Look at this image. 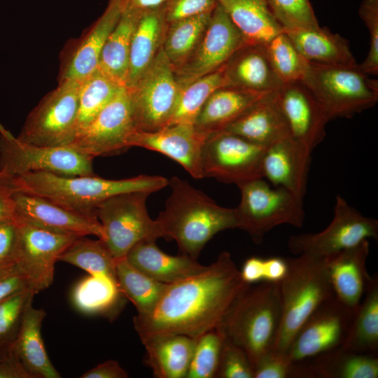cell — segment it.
Listing matches in <instances>:
<instances>
[{"mask_svg": "<svg viewBox=\"0 0 378 378\" xmlns=\"http://www.w3.org/2000/svg\"><path fill=\"white\" fill-rule=\"evenodd\" d=\"M122 11V8L117 0H109L103 13L77 42L66 59L59 82L83 81L98 70L105 42Z\"/></svg>", "mask_w": 378, "mask_h": 378, "instance_id": "23", "label": "cell"}, {"mask_svg": "<svg viewBox=\"0 0 378 378\" xmlns=\"http://www.w3.org/2000/svg\"><path fill=\"white\" fill-rule=\"evenodd\" d=\"M36 293L31 288L18 291L0 302V358L12 354L11 347L24 312Z\"/></svg>", "mask_w": 378, "mask_h": 378, "instance_id": "43", "label": "cell"}, {"mask_svg": "<svg viewBox=\"0 0 378 378\" xmlns=\"http://www.w3.org/2000/svg\"><path fill=\"white\" fill-rule=\"evenodd\" d=\"M248 43L265 45L284 31L265 0H216Z\"/></svg>", "mask_w": 378, "mask_h": 378, "instance_id": "33", "label": "cell"}, {"mask_svg": "<svg viewBox=\"0 0 378 378\" xmlns=\"http://www.w3.org/2000/svg\"><path fill=\"white\" fill-rule=\"evenodd\" d=\"M208 135L192 123H175L155 132H136L129 146L160 153L180 164L192 177L200 179L204 178L202 148Z\"/></svg>", "mask_w": 378, "mask_h": 378, "instance_id": "19", "label": "cell"}, {"mask_svg": "<svg viewBox=\"0 0 378 378\" xmlns=\"http://www.w3.org/2000/svg\"><path fill=\"white\" fill-rule=\"evenodd\" d=\"M18 241L14 263L37 293L54 279L55 265L61 254L78 237L52 232L15 220Z\"/></svg>", "mask_w": 378, "mask_h": 378, "instance_id": "16", "label": "cell"}, {"mask_svg": "<svg viewBox=\"0 0 378 378\" xmlns=\"http://www.w3.org/2000/svg\"><path fill=\"white\" fill-rule=\"evenodd\" d=\"M122 87L99 70L82 81L74 139L88 127Z\"/></svg>", "mask_w": 378, "mask_h": 378, "instance_id": "39", "label": "cell"}, {"mask_svg": "<svg viewBox=\"0 0 378 378\" xmlns=\"http://www.w3.org/2000/svg\"><path fill=\"white\" fill-rule=\"evenodd\" d=\"M5 179L13 192L41 197L73 211L96 217L98 205L110 197L134 191L153 193L169 185L167 178L150 175L113 180L94 174L63 176L32 172Z\"/></svg>", "mask_w": 378, "mask_h": 378, "instance_id": "3", "label": "cell"}, {"mask_svg": "<svg viewBox=\"0 0 378 378\" xmlns=\"http://www.w3.org/2000/svg\"><path fill=\"white\" fill-rule=\"evenodd\" d=\"M216 5V0H167L164 5L165 19L168 24L211 13Z\"/></svg>", "mask_w": 378, "mask_h": 378, "instance_id": "49", "label": "cell"}, {"mask_svg": "<svg viewBox=\"0 0 378 378\" xmlns=\"http://www.w3.org/2000/svg\"><path fill=\"white\" fill-rule=\"evenodd\" d=\"M248 285L227 251L203 272L169 284L154 310L136 315L139 336L172 332L199 337L216 329L238 294Z\"/></svg>", "mask_w": 378, "mask_h": 378, "instance_id": "1", "label": "cell"}, {"mask_svg": "<svg viewBox=\"0 0 378 378\" xmlns=\"http://www.w3.org/2000/svg\"><path fill=\"white\" fill-rule=\"evenodd\" d=\"M267 147L223 131L209 134L202 153L204 178L237 186L262 177Z\"/></svg>", "mask_w": 378, "mask_h": 378, "instance_id": "12", "label": "cell"}, {"mask_svg": "<svg viewBox=\"0 0 378 378\" xmlns=\"http://www.w3.org/2000/svg\"><path fill=\"white\" fill-rule=\"evenodd\" d=\"M13 190L6 180L0 176V221L15 220Z\"/></svg>", "mask_w": 378, "mask_h": 378, "instance_id": "55", "label": "cell"}, {"mask_svg": "<svg viewBox=\"0 0 378 378\" xmlns=\"http://www.w3.org/2000/svg\"><path fill=\"white\" fill-rule=\"evenodd\" d=\"M272 93L221 87L208 98L193 124L197 130L207 134L221 131L253 105Z\"/></svg>", "mask_w": 378, "mask_h": 378, "instance_id": "31", "label": "cell"}, {"mask_svg": "<svg viewBox=\"0 0 378 378\" xmlns=\"http://www.w3.org/2000/svg\"><path fill=\"white\" fill-rule=\"evenodd\" d=\"M13 197L15 220L58 233L104 238L102 226L96 216L73 211L36 195L14 192Z\"/></svg>", "mask_w": 378, "mask_h": 378, "instance_id": "20", "label": "cell"}, {"mask_svg": "<svg viewBox=\"0 0 378 378\" xmlns=\"http://www.w3.org/2000/svg\"><path fill=\"white\" fill-rule=\"evenodd\" d=\"M216 378H253V369L246 352L224 339Z\"/></svg>", "mask_w": 378, "mask_h": 378, "instance_id": "46", "label": "cell"}, {"mask_svg": "<svg viewBox=\"0 0 378 378\" xmlns=\"http://www.w3.org/2000/svg\"><path fill=\"white\" fill-rule=\"evenodd\" d=\"M265 45L246 43L225 64V86L258 92H274L283 83L275 74Z\"/></svg>", "mask_w": 378, "mask_h": 378, "instance_id": "25", "label": "cell"}, {"mask_svg": "<svg viewBox=\"0 0 378 378\" xmlns=\"http://www.w3.org/2000/svg\"><path fill=\"white\" fill-rule=\"evenodd\" d=\"M224 66L181 88L174 110L167 125L194 123L197 114L211 94L217 89L225 86Z\"/></svg>", "mask_w": 378, "mask_h": 378, "instance_id": "40", "label": "cell"}, {"mask_svg": "<svg viewBox=\"0 0 378 378\" xmlns=\"http://www.w3.org/2000/svg\"><path fill=\"white\" fill-rule=\"evenodd\" d=\"M148 191L120 193L102 202L96 216L103 231L102 240L116 259L125 258L138 242L163 237L162 230L148 215L146 201Z\"/></svg>", "mask_w": 378, "mask_h": 378, "instance_id": "9", "label": "cell"}, {"mask_svg": "<svg viewBox=\"0 0 378 378\" xmlns=\"http://www.w3.org/2000/svg\"><path fill=\"white\" fill-rule=\"evenodd\" d=\"M171 194L155 219L163 237L176 241L180 253L197 259L217 233L237 228L234 209L217 204L202 191L178 176L169 179Z\"/></svg>", "mask_w": 378, "mask_h": 378, "instance_id": "2", "label": "cell"}, {"mask_svg": "<svg viewBox=\"0 0 378 378\" xmlns=\"http://www.w3.org/2000/svg\"><path fill=\"white\" fill-rule=\"evenodd\" d=\"M265 1L284 31L320 27L309 0Z\"/></svg>", "mask_w": 378, "mask_h": 378, "instance_id": "45", "label": "cell"}, {"mask_svg": "<svg viewBox=\"0 0 378 378\" xmlns=\"http://www.w3.org/2000/svg\"><path fill=\"white\" fill-rule=\"evenodd\" d=\"M323 108L329 120L351 118L378 101V80L359 64L326 65L308 62L301 81Z\"/></svg>", "mask_w": 378, "mask_h": 378, "instance_id": "6", "label": "cell"}, {"mask_svg": "<svg viewBox=\"0 0 378 378\" xmlns=\"http://www.w3.org/2000/svg\"><path fill=\"white\" fill-rule=\"evenodd\" d=\"M274 92L253 105L221 131L236 134L265 147L290 136L285 120L276 103Z\"/></svg>", "mask_w": 378, "mask_h": 378, "instance_id": "29", "label": "cell"}, {"mask_svg": "<svg viewBox=\"0 0 378 378\" xmlns=\"http://www.w3.org/2000/svg\"><path fill=\"white\" fill-rule=\"evenodd\" d=\"M223 342L216 329L200 336L186 378H216Z\"/></svg>", "mask_w": 378, "mask_h": 378, "instance_id": "44", "label": "cell"}, {"mask_svg": "<svg viewBox=\"0 0 378 378\" xmlns=\"http://www.w3.org/2000/svg\"><path fill=\"white\" fill-rule=\"evenodd\" d=\"M377 237L378 221L363 216L337 195L333 218L328 227L317 233L293 235L288 241V246L293 254L326 257L353 247L365 239H377Z\"/></svg>", "mask_w": 378, "mask_h": 378, "instance_id": "13", "label": "cell"}, {"mask_svg": "<svg viewBox=\"0 0 378 378\" xmlns=\"http://www.w3.org/2000/svg\"><path fill=\"white\" fill-rule=\"evenodd\" d=\"M81 83L59 82L29 113L17 137L39 146H69L75 136Z\"/></svg>", "mask_w": 378, "mask_h": 378, "instance_id": "10", "label": "cell"}, {"mask_svg": "<svg viewBox=\"0 0 378 378\" xmlns=\"http://www.w3.org/2000/svg\"><path fill=\"white\" fill-rule=\"evenodd\" d=\"M0 378L30 377L12 354L0 358Z\"/></svg>", "mask_w": 378, "mask_h": 378, "instance_id": "56", "label": "cell"}, {"mask_svg": "<svg viewBox=\"0 0 378 378\" xmlns=\"http://www.w3.org/2000/svg\"><path fill=\"white\" fill-rule=\"evenodd\" d=\"M212 12L168 24L162 49L174 70L183 64L197 48Z\"/></svg>", "mask_w": 378, "mask_h": 378, "instance_id": "37", "label": "cell"}, {"mask_svg": "<svg viewBox=\"0 0 378 378\" xmlns=\"http://www.w3.org/2000/svg\"><path fill=\"white\" fill-rule=\"evenodd\" d=\"M136 132L130 92L123 86L69 146L92 158L111 155L130 148Z\"/></svg>", "mask_w": 378, "mask_h": 378, "instance_id": "15", "label": "cell"}, {"mask_svg": "<svg viewBox=\"0 0 378 378\" xmlns=\"http://www.w3.org/2000/svg\"><path fill=\"white\" fill-rule=\"evenodd\" d=\"M370 253L368 239L326 257V265L335 296L356 309L370 284L366 268Z\"/></svg>", "mask_w": 378, "mask_h": 378, "instance_id": "22", "label": "cell"}, {"mask_svg": "<svg viewBox=\"0 0 378 378\" xmlns=\"http://www.w3.org/2000/svg\"><path fill=\"white\" fill-rule=\"evenodd\" d=\"M46 311L30 304L23 316L11 352L30 378H60L51 363L41 335Z\"/></svg>", "mask_w": 378, "mask_h": 378, "instance_id": "28", "label": "cell"}, {"mask_svg": "<svg viewBox=\"0 0 378 378\" xmlns=\"http://www.w3.org/2000/svg\"><path fill=\"white\" fill-rule=\"evenodd\" d=\"M127 89L137 132H155L168 124L181 87L162 47L137 83Z\"/></svg>", "mask_w": 378, "mask_h": 378, "instance_id": "11", "label": "cell"}, {"mask_svg": "<svg viewBox=\"0 0 378 378\" xmlns=\"http://www.w3.org/2000/svg\"><path fill=\"white\" fill-rule=\"evenodd\" d=\"M120 293L117 282L97 274H89L77 283L72 292L75 307L86 314L104 312L117 300Z\"/></svg>", "mask_w": 378, "mask_h": 378, "instance_id": "41", "label": "cell"}, {"mask_svg": "<svg viewBox=\"0 0 378 378\" xmlns=\"http://www.w3.org/2000/svg\"><path fill=\"white\" fill-rule=\"evenodd\" d=\"M284 31L302 57L309 63L326 65L356 64L349 41L325 27Z\"/></svg>", "mask_w": 378, "mask_h": 378, "instance_id": "32", "label": "cell"}, {"mask_svg": "<svg viewBox=\"0 0 378 378\" xmlns=\"http://www.w3.org/2000/svg\"><path fill=\"white\" fill-rule=\"evenodd\" d=\"M281 318L279 283L261 281L248 284L238 294L216 330L246 352L253 369L273 349Z\"/></svg>", "mask_w": 378, "mask_h": 378, "instance_id": "4", "label": "cell"}, {"mask_svg": "<svg viewBox=\"0 0 378 378\" xmlns=\"http://www.w3.org/2000/svg\"><path fill=\"white\" fill-rule=\"evenodd\" d=\"M167 25L164 6L141 13L132 39L125 88H132L153 62Z\"/></svg>", "mask_w": 378, "mask_h": 378, "instance_id": "30", "label": "cell"}, {"mask_svg": "<svg viewBox=\"0 0 378 378\" xmlns=\"http://www.w3.org/2000/svg\"><path fill=\"white\" fill-rule=\"evenodd\" d=\"M287 270L286 258L281 257L265 258L264 281L279 283L286 276Z\"/></svg>", "mask_w": 378, "mask_h": 378, "instance_id": "54", "label": "cell"}, {"mask_svg": "<svg viewBox=\"0 0 378 378\" xmlns=\"http://www.w3.org/2000/svg\"><path fill=\"white\" fill-rule=\"evenodd\" d=\"M246 43L242 34L217 3L197 48L183 64L174 70L180 87L220 69Z\"/></svg>", "mask_w": 378, "mask_h": 378, "instance_id": "17", "label": "cell"}, {"mask_svg": "<svg viewBox=\"0 0 378 378\" xmlns=\"http://www.w3.org/2000/svg\"><path fill=\"white\" fill-rule=\"evenodd\" d=\"M312 151L286 136L266 148L261 173L274 186L284 188L303 199L307 190Z\"/></svg>", "mask_w": 378, "mask_h": 378, "instance_id": "21", "label": "cell"}, {"mask_svg": "<svg viewBox=\"0 0 378 378\" xmlns=\"http://www.w3.org/2000/svg\"><path fill=\"white\" fill-rule=\"evenodd\" d=\"M293 363L286 354L271 350L253 368V378H293Z\"/></svg>", "mask_w": 378, "mask_h": 378, "instance_id": "48", "label": "cell"}, {"mask_svg": "<svg viewBox=\"0 0 378 378\" xmlns=\"http://www.w3.org/2000/svg\"><path fill=\"white\" fill-rule=\"evenodd\" d=\"M27 288H31L14 262L0 266V302L11 295Z\"/></svg>", "mask_w": 378, "mask_h": 378, "instance_id": "50", "label": "cell"}, {"mask_svg": "<svg viewBox=\"0 0 378 378\" xmlns=\"http://www.w3.org/2000/svg\"><path fill=\"white\" fill-rule=\"evenodd\" d=\"M122 9L128 8L139 12L162 7L167 0H117Z\"/></svg>", "mask_w": 378, "mask_h": 378, "instance_id": "57", "label": "cell"}, {"mask_svg": "<svg viewBox=\"0 0 378 378\" xmlns=\"http://www.w3.org/2000/svg\"><path fill=\"white\" fill-rule=\"evenodd\" d=\"M127 260L150 278L171 284L203 272L197 259L186 255H171L161 251L156 239H147L136 244L125 255Z\"/></svg>", "mask_w": 378, "mask_h": 378, "instance_id": "27", "label": "cell"}, {"mask_svg": "<svg viewBox=\"0 0 378 378\" xmlns=\"http://www.w3.org/2000/svg\"><path fill=\"white\" fill-rule=\"evenodd\" d=\"M94 158L69 146H46L24 142L0 124V176L32 172L63 176L93 175Z\"/></svg>", "mask_w": 378, "mask_h": 378, "instance_id": "8", "label": "cell"}, {"mask_svg": "<svg viewBox=\"0 0 378 378\" xmlns=\"http://www.w3.org/2000/svg\"><path fill=\"white\" fill-rule=\"evenodd\" d=\"M144 344L145 363L157 378H186L198 337L172 332L139 336Z\"/></svg>", "mask_w": 378, "mask_h": 378, "instance_id": "24", "label": "cell"}, {"mask_svg": "<svg viewBox=\"0 0 378 378\" xmlns=\"http://www.w3.org/2000/svg\"><path fill=\"white\" fill-rule=\"evenodd\" d=\"M359 304L349 333L342 346L346 350L377 356L378 276L374 274Z\"/></svg>", "mask_w": 378, "mask_h": 378, "instance_id": "35", "label": "cell"}, {"mask_svg": "<svg viewBox=\"0 0 378 378\" xmlns=\"http://www.w3.org/2000/svg\"><path fill=\"white\" fill-rule=\"evenodd\" d=\"M286 260L288 270L279 282L281 323L272 349L284 354L309 316L335 295L326 257L302 253Z\"/></svg>", "mask_w": 378, "mask_h": 378, "instance_id": "5", "label": "cell"}, {"mask_svg": "<svg viewBox=\"0 0 378 378\" xmlns=\"http://www.w3.org/2000/svg\"><path fill=\"white\" fill-rule=\"evenodd\" d=\"M274 99L290 136L312 151L324 139L330 121L321 104L301 81L283 84Z\"/></svg>", "mask_w": 378, "mask_h": 378, "instance_id": "18", "label": "cell"}, {"mask_svg": "<svg viewBox=\"0 0 378 378\" xmlns=\"http://www.w3.org/2000/svg\"><path fill=\"white\" fill-rule=\"evenodd\" d=\"M17 241L15 220L0 221V266L14 262Z\"/></svg>", "mask_w": 378, "mask_h": 378, "instance_id": "51", "label": "cell"}, {"mask_svg": "<svg viewBox=\"0 0 378 378\" xmlns=\"http://www.w3.org/2000/svg\"><path fill=\"white\" fill-rule=\"evenodd\" d=\"M357 308L346 305L335 295L323 302L294 337L286 353L289 360L300 362L342 346Z\"/></svg>", "mask_w": 378, "mask_h": 378, "instance_id": "14", "label": "cell"}, {"mask_svg": "<svg viewBox=\"0 0 378 378\" xmlns=\"http://www.w3.org/2000/svg\"><path fill=\"white\" fill-rule=\"evenodd\" d=\"M142 12L122 9L121 15L108 35L102 51L99 69L125 87L132 36Z\"/></svg>", "mask_w": 378, "mask_h": 378, "instance_id": "34", "label": "cell"}, {"mask_svg": "<svg viewBox=\"0 0 378 378\" xmlns=\"http://www.w3.org/2000/svg\"><path fill=\"white\" fill-rule=\"evenodd\" d=\"M265 47L268 60L283 84L302 81L308 62L284 31L273 37Z\"/></svg>", "mask_w": 378, "mask_h": 378, "instance_id": "42", "label": "cell"}, {"mask_svg": "<svg viewBox=\"0 0 378 378\" xmlns=\"http://www.w3.org/2000/svg\"><path fill=\"white\" fill-rule=\"evenodd\" d=\"M115 274L120 292L132 302L138 316L150 314L169 285L145 274L125 257L116 260Z\"/></svg>", "mask_w": 378, "mask_h": 378, "instance_id": "36", "label": "cell"}, {"mask_svg": "<svg viewBox=\"0 0 378 378\" xmlns=\"http://www.w3.org/2000/svg\"><path fill=\"white\" fill-rule=\"evenodd\" d=\"M81 378H127L128 373L115 360H108L88 370Z\"/></svg>", "mask_w": 378, "mask_h": 378, "instance_id": "52", "label": "cell"}, {"mask_svg": "<svg viewBox=\"0 0 378 378\" xmlns=\"http://www.w3.org/2000/svg\"><path fill=\"white\" fill-rule=\"evenodd\" d=\"M237 186L241 192L240 202L234 208L237 228L247 232L255 244L261 243L266 233L278 225H303V199L289 190L272 187L263 178Z\"/></svg>", "mask_w": 378, "mask_h": 378, "instance_id": "7", "label": "cell"}, {"mask_svg": "<svg viewBox=\"0 0 378 378\" xmlns=\"http://www.w3.org/2000/svg\"><path fill=\"white\" fill-rule=\"evenodd\" d=\"M358 15L370 34V48L364 62L359 64L368 75H378V0H363Z\"/></svg>", "mask_w": 378, "mask_h": 378, "instance_id": "47", "label": "cell"}, {"mask_svg": "<svg viewBox=\"0 0 378 378\" xmlns=\"http://www.w3.org/2000/svg\"><path fill=\"white\" fill-rule=\"evenodd\" d=\"M242 280L252 284L264 281L265 276V258L251 257L244 263L240 270Z\"/></svg>", "mask_w": 378, "mask_h": 378, "instance_id": "53", "label": "cell"}, {"mask_svg": "<svg viewBox=\"0 0 378 378\" xmlns=\"http://www.w3.org/2000/svg\"><path fill=\"white\" fill-rule=\"evenodd\" d=\"M58 261L77 267L89 274L103 275L117 282L116 259L101 239L78 237L61 254Z\"/></svg>", "mask_w": 378, "mask_h": 378, "instance_id": "38", "label": "cell"}, {"mask_svg": "<svg viewBox=\"0 0 378 378\" xmlns=\"http://www.w3.org/2000/svg\"><path fill=\"white\" fill-rule=\"evenodd\" d=\"M293 363L295 378L378 377L377 356L353 352L342 346Z\"/></svg>", "mask_w": 378, "mask_h": 378, "instance_id": "26", "label": "cell"}]
</instances>
